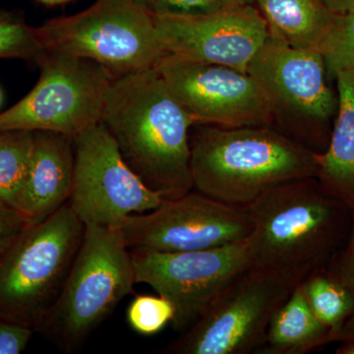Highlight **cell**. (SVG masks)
<instances>
[{"label": "cell", "instance_id": "25", "mask_svg": "<svg viewBox=\"0 0 354 354\" xmlns=\"http://www.w3.org/2000/svg\"><path fill=\"white\" fill-rule=\"evenodd\" d=\"M29 225L21 212L0 201V260Z\"/></svg>", "mask_w": 354, "mask_h": 354}, {"label": "cell", "instance_id": "17", "mask_svg": "<svg viewBox=\"0 0 354 354\" xmlns=\"http://www.w3.org/2000/svg\"><path fill=\"white\" fill-rule=\"evenodd\" d=\"M269 38L299 50H320L332 21L323 0H255Z\"/></svg>", "mask_w": 354, "mask_h": 354}, {"label": "cell", "instance_id": "28", "mask_svg": "<svg viewBox=\"0 0 354 354\" xmlns=\"http://www.w3.org/2000/svg\"><path fill=\"white\" fill-rule=\"evenodd\" d=\"M332 12L346 13L354 11V0H323Z\"/></svg>", "mask_w": 354, "mask_h": 354}, {"label": "cell", "instance_id": "8", "mask_svg": "<svg viewBox=\"0 0 354 354\" xmlns=\"http://www.w3.org/2000/svg\"><path fill=\"white\" fill-rule=\"evenodd\" d=\"M305 277L272 268H248L223 288L165 353H257L264 346L272 317Z\"/></svg>", "mask_w": 354, "mask_h": 354}, {"label": "cell", "instance_id": "22", "mask_svg": "<svg viewBox=\"0 0 354 354\" xmlns=\"http://www.w3.org/2000/svg\"><path fill=\"white\" fill-rule=\"evenodd\" d=\"M321 55L329 79L346 70H354V11L333 14L322 44Z\"/></svg>", "mask_w": 354, "mask_h": 354}, {"label": "cell", "instance_id": "24", "mask_svg": "<svg viewBox=\"0 0 354 354\" xmlns=\"http://www.w3.org/2000/svg\"><path fill=\"white\" fill-rule=\"evenodd\" d=\"M326 267L346 286L354 299V214L348 241ZM348 339H354V314L344 326L339 342Z\"/></svg>", "mask_w": 354, "mask_h": 354}, {"label": "cell", "instance_id": "18", "mask_svg": "<svg viewBox=\"0 0 354 354\" xmlns=\"http://www.w3.org/2000/svg\"><path fill=\"white\" fill-rule=\"evenodd\" d=\"M335 342L317 319L305 297L301 283L272 317L259 354H305Z\"/></svg>", "mask_w": 354, "mask_h": 354}, {"label": "cell", "instance_id": "19", "mask_svg": "<svg viewBox=\"0 0 354 354\" xmlns=\"http://www.w3.org/2000/svg\"><path fill=\"white\" fill-rule=\"evenodd\" d=\"M305 297L317 319L339 342L344 326L354 314V299L346 286L327 269L310 272L301 281Z\"/></svg>", "mask_w": 354, "mask_h": 354}, {"label": "cell", "instance_id": "5", "mask_svg": "<svg viewBox=\"0 0 354 354\" xmlns=\"http://www.w3.org/2000/svg\"><path fill=\"white\" fill-rule=\"evenodd\" d=\"M84 230L69 202L30 223L0 260V318L38 330L64 288Z\"/></svg>", "mask_w": 354, "mask_h": 354}, {"label": "cell", "instance_id": "20", "mask_svg": "<svg viewBox=\"0 0 354 354\" xmlns=\"http://www.w3.org/2000/svg\"><path fill=\"white\" fill-rule=\"evenodd\" d=\"M32 146V131L0 132V201L18 211L31 162Z\"/></svg>", "mask_w": 354, "mask_h": 354}, {"label": "cell", "instance_id": "3", "mask_svg": "<svg viewBox=\"0 0 354 354\" xmlns=\"http://www.w3.org/2000/svg\"><path fill=\"white\" fill-rule=\"evenodd\" d=\"M193 189L247 207L266 191L317 177L318 155L271 125H202L190 137Z\"/></svg>", "mask_w": 354, "mask_h": 354}, {"label": "cell", "instance_id": "30", "mask_svg": "<svg viewBox=\"0 0 354 354\" xmlns=\"http://www.w3.org/2000/svg\"><path fill=\"white\" fill-rule=\"evenodd\" d=\"M37 1L41 2L44 6H58V4L66 3V2L71 1V0H37Z\"/></svg>", "mask_w": 354, "mask_h": 354}, {"label": "cell", "instance_id": "33", "mask_svg": "<svg viewBox=\"0 0 354 354\" xmlns=\"http://www.w3.org/2000/svg\"><path fill=\"white\" fill-rule=\"evenodd\" d=\"M2 99H3V95H2L1 88H0V106L2 104Z\"/></svg>", "mask_w": 354, "mask_h": 354}, {"label": "cell", "instance_id": "31", "mask_svg": "<svg viewBox=\"0 0 354 354\" xmlns=\"http://www.w3.org/2000/svg\"><path fill=\"white\" fill-rule=\"evenodd\" d=\"M212 1L216 2V3L220 4V6H232V4L243 3L241 0H212Z\"/></svg>", "mask_w": 354, "mask_h": 354}, {"label": "cell", "instance_id": "32", "mask_svg": "<svg viewBox=\"0 0 354 354\" xmlns=\"http://www.w3.org/2000/svg\"><path fill=\"white\" fill-rule=\"evenodd\" d=\"M241 1L243 2V3L253 4L254 6V2H255V0H241Z\"/></svg>", "mask_w": 354, "mask_h": 354}, {"label": "cell", "instance_id": "13", "mask_svg": "<svg viewBox=\"0 0 354 354\" xmlns=\"http://www.w3.org/2000/svg\"><path fill=\"white\" fill-rule=\"evenodd\" d=\"M169 92L197 125H271L264 95L248 72L165 55L156 65Z\"/></svg>", "mask_w": 354, "mask_h": 354}, {"label": "cell", "instance_id": "15", "mask_svg": "<svg viewBox=\"0 0 354 354\" xmlns=\"http://www.w3.org/2000/svg\"><path fill=\"white\" fill-rule=\"evenodd\" d=\"M75 177V141L34 132V146L19 211L30 223L44 221L69 202Z\"/></svg>", "mask_w": 354, "mask_h": 354}, {"label": "cell", "instance_id": "12", "mask_svg": "<svg viewBox=\"0 0 354 354\" xmlns=\"http://www.w3.org/2000/svg\"><path fill=\"white\" fill-rule=\"evenodd\" d=\"M75 141V177L70 206L84 225L118 227L125 218L157 208L164 198L123 160L100 122Z\"/></svg>", "mask_w": 354, "mask_h": 354}, {"label": "cell", "instance_id": "2", "mask_svg": "<svg viewBox=\"0 0 354 354\" xmlns=\"http://www.w3.org/2000/svg\"><path fill=\"white\" fill-rule=\"evenodd\" d=\"M246 208L252 221V266L304 276L329 264L353 225L351 209L316 177L274 186Z\"/></svg>", "mask_w": 354, "mask_h": 354}, {"label": "cell", "instance_id": "21", "mask_svg": "<svg viewBox=\"0 0 354 354\" xmlns=\"http://www.w3.org/2000/svg\"><path fill=\"white\" fill-rule=\"evenodd\" d=\"M46 55L35 27L20 13L0 10V59H20L38 65Z\"/></svg>", "mask_w": 354, "mask_h": 354}, {"label": "cell", "instance_id": "9", "mask_svg": "<svg viewBox=\"0 0 354 354\" xmlns=\"http://www.w3.org/2000/svg\"><path fill=\"white\" fill-rule=\"evenodd\" d=\"M32 90L0 113V132L50 131L75 139L101 122L113 77L102 65L64 53L46 51Z\"/></svg>", "mask_w": 354, "mask_h": 354}, {"label": "cell", "instance_id": "14", "mask_svg": "<svg viewBox=\"0 0 354 354\" xmlns=\"http://www.w3.org/2000/svg\"><path fill=\"white\" fill-rule=\"evenodd\" d=\"M153 16L167 55L243 72L269 38L266 21L253 4L223 6L206 12Z\"/></svg>", "mask_w": 354, "mask_h": 354}, {"label": "cell", "instance_id": "10", "mask_svg": "<svg viewBox=\"0 0 354 354\" xmlns=\"http://www.w3.org/2000/svg\"><path fill=\"white\" fill-rule=\"evenodd\" d=\"M130 251L136 283L150 286L171 302L172 325L179 332L189 329L235 277L252 267L248 239L205 250Z\"/></svg>", "mask_w": 354, "mask_h": 354}, {"label": "cell", "instance_id": "23", "mask_svg": "<svg viewBox=\"0 0 354 354\" xmlns=\"http://www.w3.org/2000/svg\"><path fill=\"white\" fill-rule=\"evenodd\" d=\"M176 309L169 299L160 295H139L127 309V322L137 334L155 335L172 323Z\"/></svg>", "mask_w": 354, "mask_h": 354}, {"label": "cell", "instance_id": "11", "mask_svg": "<svg viewBox=\"0 0 354 354\" xmlns=\"http://www.w3.org/2000/svg\"><path fill=\"white\" fill-rule=\"evenodd\" d=\"M118 227L129 249L183 252L245 241L252 221L246 207L216 201L193 189L162 200L152 211L128 216Z\"/></svg>", "mask_w": 354, "mask_h": 354}, {"label": "cell", "instance_id": "7", "mask_svg": "<svg viewBox=\"0 0 354 354\" xmlns=\"http://www.w3.org/2000/svg\"><path fill=\"white\" fill-rule=\"evenodd\" d=\"M46 51L93 60L113 79L153 68L167 55L152 14L136 0H95L85 10L35 27Z\"/></svg>", "mask_w": 354, "mask_h": 354}, {"label": "cell", "instance_id": "4", "mask_svg": "<svg viewBox=\"0 0 354 354\" xmlns=\"http://www.w3.org/2000/svg\"><path fill=\"white\" fill-rule=\"evenodd\" d=\"M135 285L131 251L120 227L85 225L64 288L37 332L62 353H74Z\"/></svg>", "mask_w": 354, "mask_h": 354}, {"label": "cell", "instance_id": "16", "mask_svg": "<svg viewBox=\"0 0 354 354\" xmlns=\"http://www.w3.org/2000/svg\"><path fill=\"white\" fill-rule=\"evenodd\" d=\"M337 111L316 178L354 214V70L337 74Z\"/></svg>", "mask_w": 354, "mask_h": 354}, {"label": "cell", "instance_id": "26", "mask_svg": "<svg viewBox=\"0 0 354 354\" xmlns=\"http://www.w3.org/2000/svg\"><path fill=\"white\" fill-rule=\"evenodd\" d=\"M152 15L169 13H197L223 6L212 0H136Z\"/></svg>", "mask_w": 354, "mask_h": 354}, {"label": "cell", "instance_id": "27", "mask_svg": "<svg viewBox=\"0 0 354 354\" xmlns=\"http://www.w3.org/2000/svg\"><path fill=\"white\" fill-rule=\"evenodd\" d=\"M34 333L31 328L0 318V354L23 353Z\"/></svg>", "mask_w": 354, "mask_h": 354}, {"label": "cell", "instance_id": "6", "mask_svg": "<svg viewBox=\"0 0 354 354\" xmlns=\"http://www.w3.org/2000/svg\"><path fill=\"white\" fill-rule=\"evenodd\" d=\"M247 72L264 95L272 127L322 153L329 144L339 102L328 84L320 51L290 48L268 38Z\"/></svg>", "mask_w": 354, "mask_h": 354}, {"label": "cell", "instance_id": "1", "mask_svg": "<svg viewBox=\"0 0 354 354\" xmlns=\"http://www.w3.org/2000/svg\"><path fill=\"white\" fill-rule=\"evenodd\" d=\"M101 123L149 188L167 200L193 190L189 132L196 120L169 92L156 67L113 79Z\"/></svg>", "mask_w": 354, "mask_h": 354}, {"label": "cell", "instance_id": "29", "mask_svg": "<svg viewBox=\"0 0 354 354\" xmlns=\"http://www.w3.org/2000/svg\"><path fill=\"white\" fill-rule=\"evenodd\" d=\"M341 342V346L337 348L335 353L354 354V339H344Z\"/></svg>", "mask_w": 354, "mask_h": 354}]
</instances>
